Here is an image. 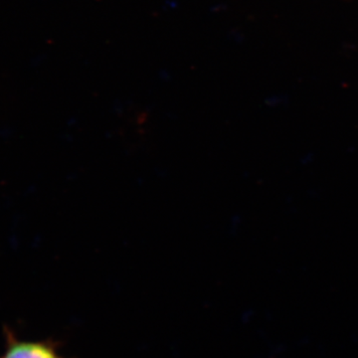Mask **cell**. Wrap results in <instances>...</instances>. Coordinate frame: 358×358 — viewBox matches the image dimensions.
Segmentation results:
<instances>
[{
    "mask_svg": "<svg viewBox=\"0 0 358 358\" xmlns=\"http://www.w3.org/2000/svg\"><path fill=\"white\" fill-rule=\"evenodd\" d=\"M6 348L0 358H65L55 341H24L6 329Z\"/></svg>",
    "mask_w": 358,
    "mask_h": 358,
    "instance_id": "obj_1",
    "label": "cell"
}]
</instances>
